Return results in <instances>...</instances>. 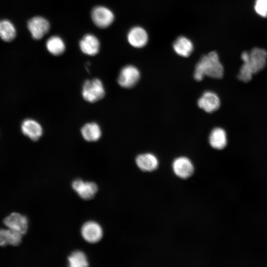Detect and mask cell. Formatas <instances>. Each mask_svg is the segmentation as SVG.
Segmentation results:
<instances>
[{
	"mask_svg": "<svg viewBox=\"0 0 267 267\" xmlns=\"http://www.w3.org/2000/svg\"><path fill=\"white\" fill-rule=\"evenodd\" d=\"M223 67L220 62L216 51H211L203 56L196 64L194 72V78L201 81L205 76L220 79L223 75Z\"/></svg>",
	"mask_w": 267,
	"mask_h": 267,
	"instance_id": "obj_1",
	"label": "cell"
},
{
	"mask_svg": "<svg viewBox=\"0 0 267 267\" xmlns=\"http://www.w3.org/2000/svg\"><path fill=\"white\" fill-rule=\"evenodd\" d=\"M241 59L252 71L254 74L263 70L267 65V51L265 49L255 47L250 52L244 51L241 54Z\"/></svg>",
	"mask_w": 267,
	"mask_h": 267,
	"instance_id": "obj_2",
	"label": "cell"
},
{
	"mask_svg": "<svg viewBox=\"0 0 267 267\" xmlns=\"http://www.w3.org/2000/svg\"><path fill=\"white\" fill-rule=\"evenodd\" d=\"M105 91L103 83L98 79L86 80L83 86L82 94L87 101L93 103L101 99Z\"/></svg>",
	"mask_w": 267,
	"mask_h": 267,
	"instance_id": "obj_3",
	"label": "cell"
},
{
	"mask_svg": "<svg viewBox=\"0 0 267 267\" xmlns=\"http://www.w3.org/2000/svg\"><path fill=\"white\" fill-rule=\"evenodd\" d=\"M91 18L93 23L100 28H106L113 22L115 17L113 12L104 6L94 7L91 12Z\"/></svg>",
	"mask_w": 267,
	"mask_h": 267,
	"instance_id": "obj_4",
	"label": "cell"
},
{
	"mask_svg": "<svg viewBox=\"0 0 267 267\" xmlns=\"http://www.w3.org/2000/svg\"><path fill=\"white\" fill-rule=\"evenodd\" d=\"M140 78V72L135 66L128 65L121 70L118 77L119 85L124 88L129 89L134 86Z\"/></svg>",
	"mask_w": 267,
	"mask_h": 267,
	"instance_id": "obj_5",
	"label": "cell"
},
{
	"mask_svg": "<svg viewBox=\"0 0 267 267\" xmlns=\"http://www.w3.org/2000/svg\"><path fill=\"white\" fill-rule=\"evenodd\" d=\"M27 28L33 39L40 40L48 33L50 24L46 19L37 16L28 21Z\"/></svg>",
	"mask_w": 267,
	"mask_h": 267,
	"instance_id": "obj_6",
	"label": "cell"
},
{
	"mask_svg": "<svg viewBox=\"0 0 267 267\" xmlns=\"http://www.w3.org/2000/svg\"><path fill=\"white\" fill-rule=\"evenodd\" d=\"M73 189L84 200H90L93 198L98 190L97 184L91 181H84L77 179L72 184Z\"/></svg>",
	"mask_w": 267,
	"mask_h": 267,
	"instance_id": "obj_7",
	"label": "cell"
},
{
	"mask_svg": "<svg viewBox=\"0 0 267 267\" xmlns=\"http://www.w3.org/2000/svg\"><path fill=\"white\" fill-rule=\"evenodd\" d=\"M81 234L86 241L89 243H94L101 240L103 235V230L98 223L89 221L83 225Z\"/></svg>",
	"mask_w": 267,
	"mask_h": 267,
	"instance_id": "obj_8",
	"label": "cell"
},
{
	"mask_svg": "<svg viewBox=\"0 0 267 267\" xmlns=\"http://www.w3.org/2000/svg\"><path fill=\"white\" fill-rule=\"evenodd\" d=\"M198 106L207 113H213L220 107L221 100L218 94L212 91L204 92L198 100Z\"/></svg>",
	"mask_w": 267,
	"mask_h": 267,
	"instance_id": "obj_9",
	"label": "cell"
},
{
	"mask_svg": "<svg viewBox=\"0 0 267 267\" xmlns=\"http://www.w3.org/2000/svg\"><path fill=\"white\" fill-rule=\"evenodd\" d=\"M4 224L11 229L25 234L28 228L27 217L17 213H12L3 220Z\"/></svg>",
	"mask_w": 267,
	"mask_h": 267,
	"instance_id": "obj_10",
	"label": "cell"
},
{
	"mask_svg": "<svg viewBox=\"0 0 267 267\" xmlns=\"http://www.w3.org/2000/svg\"><path fill=\"white\" fill-rule=\"evenodd\" d=\"M100 45L98 38L91 34L85 35L79 42V47L82 52L90 56L98 53Z\"/></svg>",
	"mask_w": 267,
	"mask_h": 267,
	"instance_id": "obj_11",
	"label": "cell"
},
{
	"mask_svg": "<svg viewBox=\"0 0 267 267\" xmlns=\"http://www.w3.org/2000/svg\"><path fill=\"white\" fill-rule=\"evenodd\" d=\"M22 133L32 140H38L42 135L43 131L41 124L32 119L24 120L21 126Z\"/></svg>",
	"mask_w": 267,
	"mask_h": 267,
	"instance_id": "obj_12",
	"label": "cell"
},
{
	"mask_svg": "<svg viewBox=\"0 0 267 267\" xmlns=\"http://www.w3.org/2000/svg\"><path fill=\"white\" fill-rule=\"evenodd\" d=\"M173 169L176 175L182 178L189 177L194 171L192 162L185 157H179L176 159L173 163Z\"/></svg>",
	"mask_w": 267,
	"mask_h": 267,
	"instance_id": "obj_13",
	"label": "cell"
},
{
	"mask_svg": "<svg viewBox=\"0 0 267 267\" xmlns=\"http://www.w3.org/2000/svg\"><path fill=\"white\" fill-rule=\"evenodd\" d=\"M127 39L132 46L140 48L146 44L148 37L146 31L143 28L136 26L130 30L127 35Z\"/></svg>",
	"mask_w": 267,
	"mask_h": 267,
	"instance_id": "obj_14",
	"label": "cell"
},
{
	"mask_svg": "<svg viewBox=\"0 0 267 267\" xmlns=\"http://www.w3.org/2000/svg\"><path fill=\"white\" fill-rule=\"evenodd\" d=\"M209 141L211 146L216 149H222L227 144V136L225 131L220 127L213 129L210 133Z\"/></svg>",
	"mask_w": 267,
	"mask_h": 267,
	"instance_id": "obj_15",
	"label": "cell"
},
{
	"mask_svg": "<svg viewBox=\"0 0 267 267\" xmlns=\"http://www.w3.org/2000/svg\"><path fill=\"white\" fill-rule=\"evenodd\" d=\"M22 235L21 233L10 228L0 229V246H18L22 241Z\"/></svg>",
	"mask_w": 267,
	"mask_h": 267,
	"instance_id": "obj_16",
	"label": "cell"
},
{
	"mask_svg": "<svg viewBox=\"0 0 267 267\" xmlns=\"http://www.w3.org/2000/svg\"><path fill=\"white\" fill-rule=\"evenodd\" d=\"M135 161L138 167L143 171H152L155 170L158 165L157 158L151 153L140 154L137 156Z\"/></svg>",
	"mask_w": 267,
	"mask_h": 267,
	"instance_id": "obj_17",
	"label": "cell"
},
{
	"mask_svg": "<svg viewBox=\"0 0 267 267\" xmlns=\"http://www.w3.org/2000/svg\"><path fill=\"white\" fill-rule=\"evenodd\" d=\"M175 51L182 57H188L193 50V44L192 42L184 36L178 37L173 44Z\"/></svg>",
	"mask_w": 267,
	"mask_h": 267,
	"instance_id": "obj_18",
	"label": "cell"
},
{
	"mask_svg": "<svg viewBox=\"0 0 267 267\" xmlns=\"http://www.w3.org/2000/svg\"><path fill=\"white\" fill-rule=\"evenodd\" d=\"M83 138L88 141H96L101 136V130L96 123L92 122L85 124L81 129Z\"/></svg>",
	"mask_w": 267,
	"mask_h": 267,
	"instance_id": "obj_19",
	"label": "cell"
},
{
	"mask_svg": "<svg viewBox=\"0 0 267 267\" xmlns=\"http://www.w3.org/2000/svg\"><path fill=\"white\" fill-rule=\"evenodd\" d=\"M45 45L48 51L55 56L63 53L66 48L64 42L62 38L57 36L49 37L46 42Z\"/></svg>",
	"mask_w": 267,
	"mask_h": 267,
	"instance_id": "obj_20",
	"label": "cell"
},
{
	"mask_svg": "<svg viewBox=\"0 0 267 267\" xmlns=\"http://www.w3.org/2000/svg\"><path fill=\"white\" fill-rule=\"evenodd\" d=\"M16 35L14 25L6 19L0 20V38L5 42L13 40Z\"/></svg>",
	"mask_w": 267,
	"mask_h": 267,
	"instance_id": "obj_21",
	"label": "cell"
},
{
	"mask_svg": "<svg viewBox=\"0 0 267 267\" xmlns=\"http://www.w3.org/2000/svg\"><path fill=\"white\" fill-rule=\"evenodd\" d=\"M69 266L71 267H85L89 266L85 254L81 251L73 252L68 258Z\"/></svg>",
	"mask_w": 267,
	"mask_h": 267,
	"instance_id": "obj_22",
	"label": "cell"
},
{
	"mask_svg": "<svg viewBox=\"0 0 267 267\" xmlns=\"http://www.w3.org/2000/svg\"><path fill=\"white\" fill-rule=\"evenodd\" d=\"M253 75L254 74L251 69L243 63L240 68L237 78L240 81L247 83L251 80Z\"/></svg>",
	"mask_w": 267,
	"mask_h": 267,
	"instance_id": "obj_23",
	"label": "cell"
},
{
	"mask_svg": "<svg viewBox=\"0 0 267 267\" xmlns=\"http://www.w3.org/2000/svg\"><path fill=\"white\" fill-rule=\"evenodd\" d=\"M255 10L262 17H267V0H256Z\"/></svg>",
	"mask_w": 267,
	"mask_h": 267,
	"instance_id": "obj_24",
	"label": "cell"
}]
</instances>
